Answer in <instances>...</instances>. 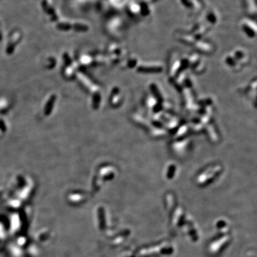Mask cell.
<instances>
[{"mask_svg": "<svg viewBox=\"0 0 257 257\" xmlns=\"http://www.w3.org/2000/svg\"><path fill=\"white\" fill-rule=\"evenodd\" d=\"M163 69V67H161V64H152V63H149V64H144L140 65L138 67L139 72H149V73H156V72H161Z\"/></svg>", "mask_w": 257, "mask_h": 257, "instance_id": "6da1fadb", "label": "cell"}]
</instances>
